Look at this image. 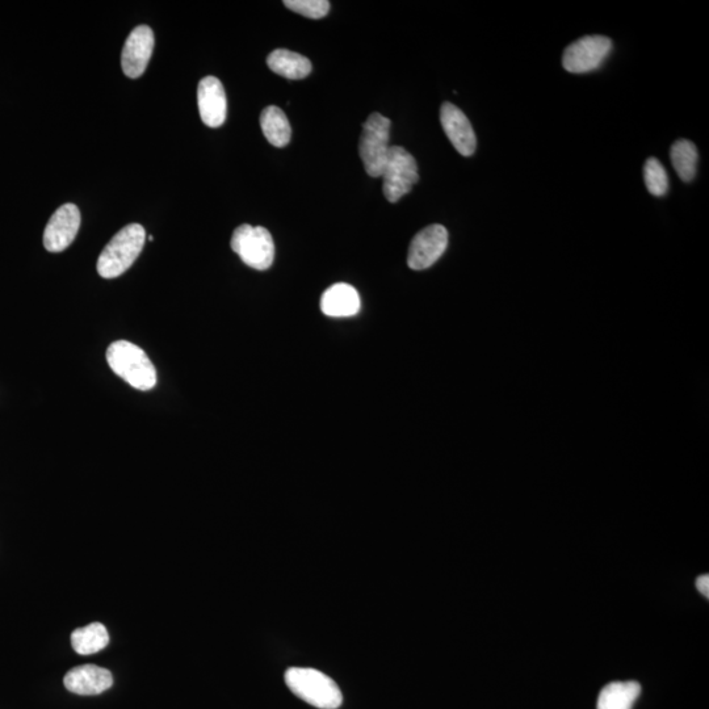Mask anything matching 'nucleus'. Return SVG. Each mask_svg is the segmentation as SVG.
Masks as SVG:
<instances>
[{
  "label": "nucleus",
  "instance_id": "nucleus-1",
  "mask_svg": "<svg viewBox=\"0 0 709 709\" xmlns=\"http://www.w3.org/2000/svg\"><path fill=\"white\" fill-rule=\"evenodd\" d=\"M107 362L112 371L127 381L130 387L153 389L157 384V369L142 348L128 341L113 342L107 350Z\"/></svg>",
  "mask_w": 709,
  "mask_h": 709
},
{
  "label": "nucleus",
  "instance_id": "nucleus-2",
  "mask_svg": "<svg viewBox=\"0 0 709 709\" xmlns=\"http://www.w3.org/2000/svg\"><path fill=\"white\" fill-rule=\"evenodd\" d=\"M146 232L140 224H130L109 241L99 255L98 274L104 279H115L127 272L144 249Z\"/></svg>",
  "mask_w": 709,
  "mask_h": 709
},
{
  "label": "nucleus",
  "instance_id": "nucleus-3",
  "mask_svg": "<svg viewBox=\"0 0 709 709\" xmlns=\"http://www.w3.org/2000/svg\"><path fill=\"white\" fill-rule=\"evenodd\" d=\"M284 678L289 690L310 706L320 709H337L342 706L341 688L321 671L291 667Z\"/></svg>",
  "mask_w": 709,
  "mask_h": 709
},
{
  "label": "nucleus",
  "instance_id": "nucleus-4",
  "mask_svg": "<svg viewBox=\"0 0 709 709\" xmlns=\"http://www.w3.org/2000/svg\"><path fill=\"white\" fill-rule=\"evenodd\" d=\"M234 253L254 270H268L274 263L275 243L271 233L262 226L241 225L234 230L232 242Z\"/></svg>",
  "mask_w": 709,
  "mask_h": 709
},
{
  "label": "nucleus",
  "instance_id": "nucleus-5",
  "mask_svg": "<svg viewBox=\"0 0 709 709\" xmlns=\"http://www.w3.org/2000/svg\"><path fill=\"white\" fill-rule=\"evenodd\" d=\"M390 120L380 113H372L363 124L359 154L364 169L372 178H381L389 154Z\"/></svg>",
  "mask_w": 709,
  "mask_h": 709
},
{
  "label": "nucleus",
  "instance_id": "nucleus-6",
  "mask_svg": "<svg viewBox=\"0 0 709 709\" xmlns=\"http://www.w3.org/2000/svg\"><path fill=\"white\" fill-rule=\"evenodd\" d=\"M384 195L390 203H397L408 195L418 182V165L413 155L401 146H390L383 175Z\"/></svg>",
  "mask_w": 709,
  "mask_h": 709
},
{
  "label": "nucleus",
  "instance_id": "nucleus-7",
  "mask_svg": "<svg viewBox=\"0 0 709 709\" xmlns=\"http://www.w3.org/2000/svg\"><path fill=\"white\" fill-rule=\"evenodd\" d=\"M612 41L606 36H585L565 49L562 66L572 74H586L599 69L610 56Z\"/></svg>",
  "mask_w": 709,
  "mask_h": 709
},
{
  "label": "nucleus",
  "instance_id": "nucleus-8",
  "mask_svg": "<svg viewBox=\"0 0 709 709\" xmlns=\"http://www.w3.org/2000/svg\"><path fill=\"white\" fill-rule=\"evenodd\" d=\"M447 247V229L439 224L427 226L410 243L408 266L414 271L427 270L442 258Z\"/></svg>",
  "mask_w": 709,
  "mask_h": 709
},
{
  "label": "nucleus",
  "instance_id": "nucleus-9",
  "mask_svg": "<svg viewBox=\"0 0 709 709\" xmlns=\"http://www.w3.org/2000/svg\"><path fill=\"white\" fill-rule=\"evenodd\" d=\"M81 228V212L77 205L65 204L58 208L44 232V246L49 253H61L74 242Z\"/></svg>",
  "mask_w": 709,
  "mask_h": 709
},
{
  "label": "nucleus",
  "instance_id": "nucleus-10",
  "mask_svg": "<svg viewBox=\"0 0 709 709\" xmlns=\"http://www.w3.org/2000/svg\"><path fill=\"white\" fill-rule=\"evenodd\" d=\"M154 50V33L148 25H138L125 41L121 67L127 77L136 79L145 73Z\"/></svg>",
  "mask_w": 709,
  "mask_h": 709
},
{
  "label": "nucleus",
  "instance_id": "nucleus-11",
  "mask_svg": "<svg viewBox=\"0 0 709 709\" xmlns=\"http://www.w3.org/2000/svg\"><path fill=\"white\" fill-rule=\"evenodd\" d=\"M440 123L455 149L463 157H471L477 148V138L465 113L452 103H444L440 108Z\"/></svg>",
  "mask_w": 709,
  "mask_h": 709
},
{
  "label": "nucleus",
  "instance_id": "nucleus-12",
  "mask_svg": "<svg viewBox=\"0 0 709 709\" xmlns=\"http://www.w3.org/2000/svg\"><path fill=\"white\" fill-rule=\"evenodd\" d=\"M197 104L201 120L209 128H218L225 123L228 102L224 86L216 77L201 79L197 87Z\"/></svg>",
  "mask_w": 709,
  "mask_h": 709
},
{
  "label": "nucleus",
  "instance_id": "nucleus-13",
  "mask_svg": "<svg viewBox=\"0 0 709 709\" xmlns=\"http://www.w3.org/2000/svg\"><path fill=\"white\" fill-rule=\"evenodd\" d=\"M65 687L77 695H99L113 686L111 671L95 665L74 667L65 675Z\"/></svg>",
  "mask_w": 709,
  "mask_h": 709
},
{
  "label": "nucleus",
  "instance_id": "nucleus-14",
  "mask_svg": "<svg viewBox=\"0 0 709 709\" xmlns=\"http://www.w3.org/2000/svg\"><path fill=\"white\" fill-rule=\"evenodd\" d=\"M321 310L327 317H352L359 313L360 297L351 285L338 283L326 289L321 297Z\"/></svg>",
  "mask_w": 709,
  "mask_h": 709
},
{
  "label": "nucleus",
  "instance_id": "nucleus-15",
  "mask_svg": "<svg viewBox=\"0 0 709 709\" xmlns=\"http://www.w3.org/2000/svg\"><path fill=\"white\" fill-rule=\"evenodd\" d=\"M267 65L274 73L287 79H304L312 73V62L291 50L278 49L267 58Z\"/></svg>",
  "mask_w": 709,
  "mask_h": 709
},
{
  "label": "nucleus",
  "instance_id": "nucleus-16",
  "mask_svg": "<svg viewBox=\"0 0 709 709\" xmlns=\"http://www.w3.org/2000/svg\"><path fill=\"white\" fill-rule=\"evenodd\" d=\"M641 694V686L635 681L612 682L601 691L598 709H632Z\"/></svg>",
  "mask_w": 709,
  "mask_h": 709
},
{
  "label": "nucleus",
  "instance_id": "nucleus-17",
  "mask_svg": "<svg viewBox=\"0 0 709 709\" xmlns=\"http://www.w3.org/2000/svg\"><path fill=\"white\" fill-rule=\"evenodd\" d=\"M260 127L267 141L276 148H284L291 141V125L285 113L278 107L270 106L263 109L260 115Z\"/></svg>",
  "mask_w": 709,
  "mask_h": 709
},
{
  "label": "nucleus",
  "instance_id": "nucleus-18",
  "mask_svg": "<svg viewBox=\"0 0 709 709\" xmlns=\"http://www.w3.org/2000/svg\"><path fill=\"white\" fill-rule=\"evenodd\" d=\"M109 635L102 623L88 624L87 627L75 629L71 635V646L81 656H90L107 648Z\"/></svg>",
  "mask_w": 709,
  "mask_h": 709
},
{
  "label": "nucleus",
  "instance_id": "nucleus-19",
  "mask_svg": "<svg viewBox=\"0 0 709 709\" xmlns=\"http://www.w3.org/2000/svg\"><path fill=\"white\" fill-rule=\"evenodd\" d=\"M671 162L683 182H691L698 166V149L688 140H678L670 151Z\"/></svg>",
  "mask_w": 709,
  "mask_h": 709
},
{
  "label": "nucleus",
  "instance_id": "nucleus-20",
  "mask_svg": "<svg viewBox=\"0 0 709 709\" xmlns=\"http://www.w3.org/2000/svg\"><path fill=\"white\" fill-rule=\"evenodd\" d=\"M646 188L653 196L661 197L669 191V176L657 158H649L644 166Z\"/></svg>",
  "mask_w": 709,
  "mask_h": 709
},
{
  "label": "nucleus",
  "instance_id": "nucleus-21",
  "mask_svg": "<svg viewBox=\"0 0 709 709\" xmlns=\"http://www.w3.org/2000/svg\"><path fill=\"white\" fill-rule=\"evenodd\" d=\"M284 6L309 19L325 18L330 11L327 0H285Z\"/></svg>",
  "mask_w": 709,
  "mask_h": 709
},
{
  "label": "nucleus",
  "instance_id": "nucleus-22",
  "mask_svg": "<svg viewBox=\"0 0 709 709\" xmlns=\"http://www.w3.org/2000/svg\"><path fill=\"white\" fill-rule=\"evenodd\" d=\"M696 587H698V590L700 593L704 595V597L708 598L709 597V576L708 574H704V576H700L698 580H696Z\"/></svg>",
  "mask_w": 709,
  "mask_h": 709
}]
</instances>
